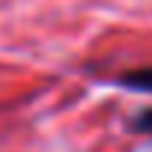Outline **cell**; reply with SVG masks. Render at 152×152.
<instances>
[{"instance_id":"7a4b0ae2","label":"cell","mask_w":152,"mask_h":152,"mask_svg":"<svg viewBox=\"0 0 152 152\" xmlns=\"http://www.w3.org/2000/svg\"><path fill=\"white\" fill-rule=\"evenodd\" d=\"M134 128H137V131H152V110L140 113V116L134 119Z\"/></svg>"},{"instance_id":"6da1fadb","label":"cell","mask_w":152,"mask_h":152,"mask_svg":"<svg viewBox=\"0 0 152 152\" xmlns=\"http://www.w3.org/2000/svg\"><path fill=\"white\" fill-rule=\"evenodd\" d=\"M125 87H134V90H149L152 93V69H140V72H128L119 78Z\"/></svg>"}]
</instances>
